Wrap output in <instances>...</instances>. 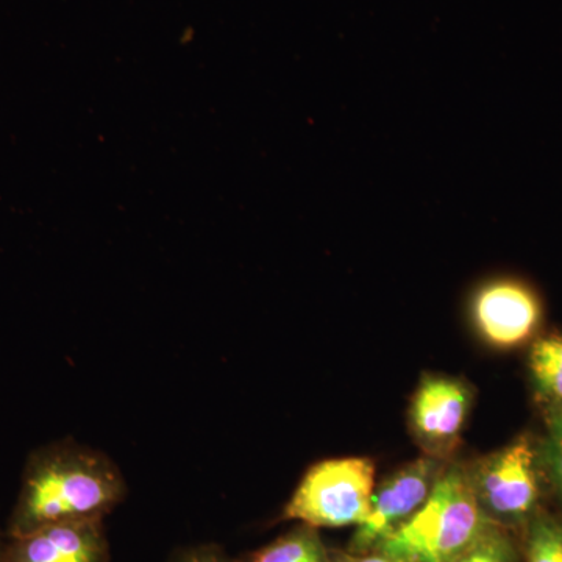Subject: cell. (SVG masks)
Wrapping results in <instances>:
<instances>
[{
  "mask_svg": "<svg viewBox=\"0 0 562 562\" xmlns=\"http://www.w3.org/2000/svg\"><path fill=\"white\" fill-rule=\"evenodd\" d=\"M125 495L127 483L109 454L72 438L44 443L25 460L7 538L52 525L103 520Z\"/></svg>",
  "mask_w": 562,
  "mask_h": 562,
  "instance_id": "cell-1",
  "label": "cell"
},
{
  "mask_svg": "<svg viewBox=\"0 0 562 562\" xmlns=\"http://www.w3.org/2000/svg\"><path fill=\"white\" fill-rule=\"evenodd\" d=\"M491 525L469 468L446 465L419 512L372 552L408 562H454Z\"/></svg>",
  "mask_w": 562,
  "mask_h": 562,
  "instance_id": "cell-2",
  "label": "cell"
},
{
  "mask_svg": "<svg viewBox=\"0 0 562 562\" xmlns=\"http://www.w3.org/2000/svg\"><path fill=\"white\" fill-rule=\"evenodd\" d=\"M373 491L375 464L369 458H333L312 465L281 513V519L317 528L364 522Z\"/></svg>",
  "mask_w": 562,
  "mask_h": 562,
  "instance_id": "cell-3",
  "label": "cell"
},
{
  "mask_svg": "<svg viewBox=\"0 0 562 562\" xmlns=\"http://www.w3.org/2000/svg\"><path fill=\"white\" fill-rule=\"evenodd\" d=\"M541 454L528 436L469 468L476 501L492 524H528L538 509Z\"/></svg>",
  "mask_w": 562,
  "mask_h": 562,
  "instance_id": "cell-4",
  "label": "cell"
},
{
  "mask_svg": "<svg viewBox=\"0 0 562 562\" xmlns=\"http://www.w3.org/2000/svg\"><path fill=\"white\" fill-rule=\"evenodd\" d=\"M473 327L487 346L508 350L535 338L543 319L541 295L517 277L483 283L471 301Z\"/></svg>",
  "mask_w": 562,
  "mask_h": 562,
  "instance_id": "cell-5",
  "label": "cell"
},
{
  "mask_svg": "<svg viewBox=\"0 0 562 562\" xmlns=\"http://www.w3.org/2000/svg\"><path fill=\"white\" fill-rule=\"evenodd\" d=\"M443 468L442 460L427 454L384 480L379 490L373 491L371 512L351 536L350 554L371 553L387 536L408 522L427 502Z\"/></svg>",
  "mask_w": 562,
  "mask_h": 562,
  "instance_id": "cell-6",
  "label": "cell"
},
{
  "mask_svg": "<svg viewBox=\"0 0 562 562\" xmlns=\"http://www.w3.org/2000/svg\"><path fill=\"white\" fill-rule=\"evenodd\" d=\"M472 392L461 380L446 375L422 376L409 406V425L428 457H449L460 441L471 412Z\"/></svg>",
  "mask_w": 562,
  "mask_h": 562,
  "instance_id": "cell-7",
  "label": "cell"
},
{
  "mask_svg": "<svg viewBox=\"0 0 562 562\" xmlns=\"http://www.w3.org/2000/svg\"><path fill=\"white\" fill-rule=\"evenodd\" d=\"M103 520L52 525L7 538L0 562H110Z\"/></svg>",
  "mask_w": 562,
  "mask_h": 562,
  "instance_id": "cell-8",
  "label": "cell"
},
{
  "mask_svg": "<svg viewBox=\"0 0 562 562\" xmlns=\"http://www.w3.org/2000/svg\"><path fill=\"white\" fill-rule=\"evenodd\" d=\"M528 369L536 398L547 408H562V333H550L532 342Z\"/></svg>",
  "mask_w": 562,
  "mask_h": 562,
  "instance_id": "cell-9",
  "label": "cell"
},
{
  "mask_svg": "<svg viewBox=\"0 0 562 562\" xmlns=\"http://www.w3.org/2000/svg\"><path fill=\"white\" fill-rule=\"evenodd\" d=\"M244 562H331L317 528L299 525L294 530L249 554Z\"/></svg>",
  "mask_w": 562,
  "mask_h": 562,
  "instance_id": "cell-10",
  "label": "cell"
},
{
  "mask_svg": "<svg viewBox=\"0 0 562 562\" xmlns=\"http://www.w3.org/2000/svg\"><path fill=\"white\" fill-rule=\"evenodd\" d=\"M527 562H562V520L536 513L527 524L525 538Z\"/></svg>",
  "mask_w": 562,
  "mask_h": 562,
  "instance_id": "cell-11",
  "label": "cell"
},
{
  "mask_svg": "<svg viewBox=\"0 0 562 562\" xmlns=\"http://www.w3.org/2000/svg\"><path fill=\"white\" fill-rule=\"evenodd\" d=\"M454 562H514L513 547L502 527L492 524Z\"/></svg>",
  "mask_w": 562,
  "mask_h": 562,
  "instance_id": "cell-12",
  "label": "cell"
},
{
  "mask_svg": "<svg viewBox=\"0 0 562 562\" xmlns=\"http://www.w3.org/2000/svg\"><path fill=\"white\" fill-rule=\"evenodd\" d=\"M541 464L552 480L554 490L562 498V408L550 409L547 419V436L541 449Z\"/></svg>",
  "mask_w": 562,
  "mask_h": 562,
  "instance_id": "cell-13",
  "label": "cell"
},
{
  "mask_svg": "<svg viewBox=\"0 0 562 562\" xmlns=\"http://www.w3.org/2000/svg\"><path fill=\"white\" fill-rule=\"evenodd\" d=\"M171 562H235L225 554L224 550L213 543L190 547L181 550Z\"/></svg>",
  "mask_w": 562,
  "mask_h": 562,
  "instance_id": "cell-14",
  "label": "cell"
},
{
  "mask_svg": "<svg viewBox=\"0 0 562 562\" xmlns=\"http://www.w3.org/2000/svg\"><path fill=\"white\" fill-rule=\"evenodd\" d=\"M355 562H408L403 560H395V558L384 557L380 553H366V554H351Z\"/></svg>",
  "mask_w": 562,
  "mask_h": 562,
  "instance_id": "cell-15",
  "label": "cell"
},
{
  "mask_svg": "<svg viewBox=\"0 0 562 562\" xmlns=\"http://www.w3.org/2000/svg\"><path fill=\"white\" fill-rule=\"evenodd\" d=\"M331 562H355V561H353V557H351V554L331 553Z\"/></svg>",
  "mask_w": 562,
  "mask_h": 562,
  "instance_id": "cell-16",
  "label": "cell"
},
{
  "mask_svg": "<svg viewBox=\"0 0 562 562\" xmlns=\"http://www.w3.org/2000/svg\"><path fill=\"white\" fill-rule=\"evenodd\" d=\"M7 535L5 530H0V557H2L3 547H5Z\"/></svg>",
  "mask_w": 562,
  "mask_h": 562,
  "instance_id": "cell-17",
  "label": "cell"
}]
</instances>
